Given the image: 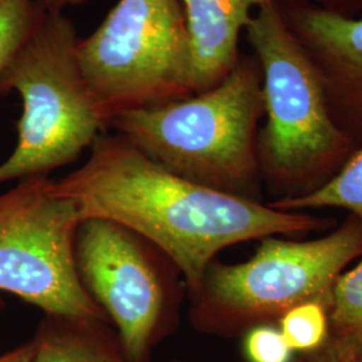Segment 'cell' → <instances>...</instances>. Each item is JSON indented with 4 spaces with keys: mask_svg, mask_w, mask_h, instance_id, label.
<instances>
[{
    "mask_svg": "<svg viewBox=\"0 0 362 362\" xmlns=\"http://www.w3.org/2000/svg\"><path fill=\"white\" fill-rule=\"evenodd\" d=\"M34 362H132L109 321L45 314L33 337Z\"/></svg>",
    "mask_w": 362,
    "mask_h": 362,
    "instance_id": "11",
    "label": "cell"
},
{
    "mask_svg": "<svg viewBox=\"0 0 362 362\" xmlns=\"http://www.w3.org/2000/svg\"><path fill=\"white\" fill-rule=\"evenodd\" d=\"M281 13L324 83L330 115L356 146L362 145V16L327 13L279 0Z\"/></svg>",
    "mask_w": 362,
    "mask_h": 362,
    "instance_id": "9",
    "label": "cell"
},
{
    "mask_svg": "<svg viewBox=\"0 0 362 362\" xmlns=\"http://www.w3.org/2000/svg\"><path fill=\"white\" fill-rule=\"evenodd\" d=\"M303 1L318 7L327 13L345 15V16H358L362 13V0H294Z\"/></svg>",
    "mask_w": 362,
    "mask_h": 362,
    "instance_id": "17",
    "label": "cell"
},
{
    "mask_svg": "<svg viewBox=\"0 0 362 362\" xmlns=\"http://www.w3.org/2000/svg\"><path fill=\"white\" fill-rule=\"evenodd\" d=\"M81 284L103 309L132 362H152L179 326L187 287L180 269L143 235L113 220L81 221L76 236Z\"/></svg>",
    "mask_w": 362,
    "mask_h": 362,
    "instance_id": "7",
    "label": "cell"
},
{
    "mask_svg": "<svg viewBox=\"0 0 362 362\" xmlns=\"http://www.w3.org/2000/svg\"><path fill=\"white\" fill-rule=\"evenodd\" d=\"M77 28L64 13L40 16L0 74V95L18 91V143L0 164V184L76 161L109 127L78 62Z\"/></svg>",
    "mask_w": 362,
    "mask_h": 362,
    "instance_id": "5",
    "label": "cell"
},
{
    "mask_svg": "<svg viewBox=\"0 0 362 362\" xmlns=\"http://www.w3.org/2000/svg\"><path fill=\"white\" fill-rule=\"evenodd\" d=\"M263 116L262 71L251 54L240 55L216 86L121 113L110 127L182 179L259 202L263 181L258 136Z\"/></svg>",
    "mask_w": 362,
    "mask_h": 362,
    "instance_id": "2",
    "label": "cell"
},
{
    "mask_svg": "<svg viewBox=\"0 0 362 362\" xmlns=\"http://www.w3.org/2000/svg\"><path fill=\"white\" fill-rule=\"evenodd\" d=\"M337 279L329 305V341L350 362H362V258Z\"/></svg>",
    "mask_w": 362,
    "mask_h": 362,
    "instance_id": "12",
    "label": "cell"
},
{
    "mask_svg": "<svg viewBox=\"0 0 362 362\" xmlns=\"http://www.w3.org/2000/svg\"><path fill=\"white\" fill-rule=\"evenodd\" d=\"M52 182L33 176L0 194V291L45 314L109 321L78 276L74 248L82 212Z\"/></svg>",
    "mask_w": 362,
    "mask_h": 362,
    "instance_id": "8",
    "label": "cell"
},
{
    "mask_svg": "<svg viewBox=\"0 0 362 362\" xmlns=\"http://www.w3.org/2000/svg\"><path fill=\"white\" fill-rule=\"evenodd\" d=\"M267 204L281 211L341 208L362 219V145L336 176L318 191L296 199L272 200Z\"/></svg>",
    "mask_w": 362,
    "mask_h": 362,
    "instance_id": "13",
    "label": "cell"
},
{
    "mask_svg": "<svg viewBox=\"0 0 362 362\" xmlns=\"http://www.w3.org/2000/svg\"><path fill=\"white\" fill-rule=\"evenodd\" d=\"M278 326L296 354L321 349L329 339V306L321 300L303 302L286 311Z\"/></svg>",
    "mask_w": 362,
    "mask_h": 362,
    "instance_id": "14",
    "label": "cell"
},
{
    "mask_svg": "<svg viewBox=\"0 0 362 362\" xmlns=\"http://www.w3.org/2000/svg\"><path fill=\"white\" fill-rule=\"evenodd\" d=\"M35 346L33 338L25 344L0 354V362H34Z\"/></svg>",
    "mask_w": 362,
    "mask_h": 362,
    "instance_id": "19",
    "label": "cell"
},
{
    "mask_svg": "<svg viewBox=\"0 0 362 362\" xmlns=\"http://www.w3.org/2000/svg\"><path fill=\"white\" fill-rule=\"evenodd\" d=\"M293 362H350L336 346L327 339L321 349L310 353L296 354Z\"/></svg>",
    "mask_w": 362,
    "mask_h": 362,
    "instance_id": "18",
    "label": "cell"
},
{
    "mask_svg": "<svg viewBox=\"0 0 362 362\" xmlns=\"http://www.w3.org/2000/svg\"><path fill=\"white\" fill-rule=\"evenodd\" d=\"M168 362H187V361H181V360H172V361Z\"/></svg>",
    "mask_w": 362,
    "mask_h": 362,
    "instance_id": "22",
    "label": "cell"
},
{
    "mask_svg": "<svg viewBox=\"0 0 362 362\" xmlns=\"http://www.w3.org/2000/svg\"><path fill=\"white\" fill-rule=\"evenodd\" d=\"M360 258L362 219L350 214L318 239L263 238L243 263H209L199 290L188 298L189 322L206 336L240 338L254 326L278 324L303 302L329 306L338 276Z\"/></svg>",
    "mask_w": 362,
    "mask_h": 362,
    "instance_id": "4",
    "label": "cell"
},
{
    "mask_svg": "<svg viewBox=\"0 0 362 362\" xmlns=\"http://www.w3.org/2000/svg\"><path fill=\"white\" fill-rule=\"evenodd\" d=\"M43 13L35 0H0V74Z\"/></svg>",
    "mask_w": 362,
    "mask_h": 362,
    "instance_id": "15",
    "label": "cell"
},
{
    "mask_svg": "<svg viewBox=\"0 0 362 362\" xmlns=\"http://www.w3.org/2000/svg\"><path fill=\"white\" fill-rule=\"evenodd\" d=\"M240 338L245 362H293L296 358L276 324L254 326Z\"/></svg>",
    "mask_w": 362,
    "mask_h": 362,
    "instance_id": "16",
    "label": "cell"
},
{
    "mask_svg": "<svg viewBox=\"0 0 362 362\" xmlns=\"http://www.w3.org/2000/svg\"><path fill=\"white\" fill-rule=\"evenodd\" d=\"M245 34L262 71V181L274 200L313 194L336 176L357 146L334 122L321 76L286 25L278 1L258 10Z\"/></svg>",
    "mask_w": 362,
    "mask_h": 362,
    "instance_id": "3",
    "label": "cell"
},
{
    "mask_svg": "<svg viewBox=\"0 0 362 362\" xmlns=\"http://www.w3.org/2000/svg\"><path fill=\"white\" fill-rule=\"evenodd\" d=\"M3 308H4V302H3V299L0 298V311L3 310Z\"/></svg>",
    "mask_w": 362,
    "mask_h": 362,
    "instance_id": "21",
    "label": "cell"
},
{
    "mask_svg": "<svg viewBox=\"0 0 362 362\" xmlns=\"http://www.w3.org/2000/svg\"><path fill=\"white\" fill-rule=\"evenodd\" d=\"M78 62L109 127L115 117L194 94L180 0H118L78 42Z\"/></svg>",
    "mask_w": 362,
    "mask_h": 362,
    "instance_id": "6",
    "label": "cell"
},
{
    "mask_svg": "<svg viewBox=\"0 0 362 362\" xmlns=\"http://www.w3.org/2000/svg\"><path fill=\"white\" fill-rule=\"evenodd\" d=\"M279 0H180L188 27L194 94L220 83L240 58L239 42L252 16Z\"/></svg>",
    "mask_w": 362,
    "mask_h": 362,
    "instance_id": "10",
    "label": "cell"
},
{
    "mask_svg": "<svg viewBox=\"0 0 362 362\" xmlns=\"http://www.w3.org/2000/svg\"><path fill=\"white\" fill-rule=\"evenodd\" d=\"M52 187L77 203L83 219L113 220L161 248L180 269L187 298L227 247L334 226V220L281 211L185 180L118 133L100 134L88 160Z\"/></svg>",
    "mask_w": 362,
    "mask_h": 362,
    "instance_id": "1",
    "label": "cell"
},
{
    "mask_svg": "<svg viewBox=\"0 0 362 362\" xmlns=\"http://www.w3.org/2000/svg\"><path fill=\"white\" fill-rule=\"evenodd\" d=\"M39 7L47 13H64L69 7H76L86 3L88 0H35Z\"/></svg>",
    "mask_w": 362,
    "mask_h": 362,
    "instance_id": "20",
    "label": "cell"
}]
</instances>
